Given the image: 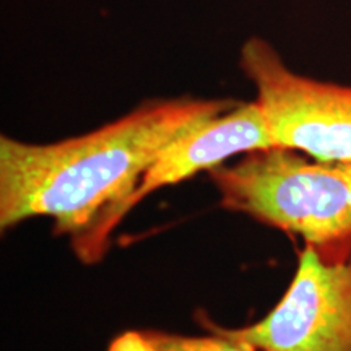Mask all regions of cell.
I'll return each mask as SVG.
<instances>
[{
    "mask_svg": "<svg viewBox=\"0 0 351 351\" xmlns=\"http://www.w3.org/2000/svg\"><path fill=\"white\" fill-rule=\"evenodd\" d=\"M231 99H153L121 119L56 143L0 137V230L49 217L83 263L99 262L124 207L174 140L234 106Z\"/></svg>",
    "mask_w": 351,
    "mask_h": 351,
    "instance_id": "1",
    "label": "cell"
},
{
    "mask_svg": "<svg viewBox=\"0 0 351 351\" xmlns=\"http://www.w3.org/2000/svg\"><path fill=\"white\" fill-rule=\"evenodd\" d=\"M208 173L219 205L298 236L327 263L351 257V161L271 147Z\"/></svg>",
    "mask_w": 351,
    "mask_h": 351,
    "instance_id": "2",
    "label": "cell"
},
{
    "mask_svg": "<svg viewBox=\"0 0 351 351\" xmlns=\"http://www.w3.org/2000/svg\"><path fill=\"white\" fill-rule=\"evenodd\" d=\"M239 67L256 88L275 147L322 161H351V86L293 72L257 36L241 47Z\"/></svg>",
    "mask_w": 351,
    "mask_h": 351,
    "instance_id": "3",
    "label": "cell"
},
{
    "mask_svg": "<svg viewBox=\"0 0 351 351\" xmlns=\"http://www.w3.org/2000/svg\"><path fill=\"white\" fill-rule=\"evenodd\" d=\"M208 332L269 351H351V257L327 263L304 245L282 300L256 324L226 328L207 315Z\"/></svg>",
    "mask_w": 351,
    "mask_h": 351,
    "instance_id": "4",
    "label": "cell"
},
{
    "mask_svg": "<svg viewBox=\"0 0 351 351\" xmlns=\"http://www.w3.org/2000/svg\"><path fill=\"white\" fill-rule=\"evenodd\" d=\"M275 147L269 124L256 99L236 103L228 111L202 122L174 140L148 168L127 200L125 215L161 187L174 186L202 171L225 165L232 156Z\"/></svg>",
    "mask_w": 351,
    "mask_h": 351,
    "instance_id": "5",
    "label": "cell"
},
{
    "mask_svg": "<svg viewBox=\"0 0 351 351\" xmlns=\"http://www.w3.org/2000/svg\"><path fill=\"white\" fill-rule=\"evenodd\" d=\"M108 351H269L230 340L218 333L210 335H181L152 328L127 330L116 337Z\"/></svg>",
    "mask_w": 351,
    "mask_h": 351,
    "instance_id": "6",
    "label": "cell"
}]
</instances>
